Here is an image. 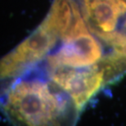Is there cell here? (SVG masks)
<instances>
[{"label":"cell","instance_id":"cell-1","mask_svg":"<svg viewBox=\"0 0 126 126\" xmlns=\"http://www.w3.org/2000/svg\"><path fill=\"white\" fill-rule=\"evenodd\" d=\"M66 102L40 80L20 81L12 85L4 107L16 121L27 125H55L64 113Z\"/></svg>","mask_w":126,"mask_h":126},{"label":"cell","instance_id":"cell-2","mask_svg":"<svg viewBox=\"0 0 126 126\" xmlns=\"http://www.w3.org/2000/svg\"><path fill=\"white\" fill-rule=\"evenodd\" d=\"M48 72L52 82L71 97L78 112L82 111L88 102L105 84L104 72L99 65H94L84 70L58 65L48 68Z\"/></svg>","mask_w":126,"mask_h":126},{"label":"cell","instance_id":"cell-3","mask_svg":"<svg viewBox=\"0 0 126 126\" xmlns=\"http://www.w3.org/2000/svg\"><path fill=\"white\" fill-rule=\"evenodd\" d=\"M59 35L44 21L1 61V77L15 76L40 61L54 47Z\"/></svg>","mask_w":126,"mask_h":126},{"label":"cell","instance_id":"cell-4","mask_svg":"<svg viewBox=\"0 0 126 126\" xmlns=\"http://www.w3.org/2000/svg\"><path fill=\"white\" fill-rule=\"evenodd\" d=\"M102 47L89 31L69 40L55 54L48 57V68L65 65L73 68L89 67L99 62L102 59Z\"/></svg>","mask_w":126,"mask_h":126},{"label":"cell","instance_id":"cell-5","mask_svg":"<svg viewBox=\"0 0 126 126\" xmlns=\"http://www.w3.org/2000/svg\"><path fill=\"white\" fill-rule=\"evenodd\" d=\"M85 20L93 33L112 32L126 13L125 0H83Z\"/></svg>","mask_w":126,"mask_h":126},{"label":"cell","instance_id":"cell-6","mask_svg":"<svg viewBox=\"0 0 126 126\" xmlns=\"http://www.w3.org/2000/svg\"><path fill=\"white\" fill-rule=\"evenodd\" d=\"M125 27H126V22H125Z\"/></svg>","mask_w":126,"mask_h":126}]
</instances>
